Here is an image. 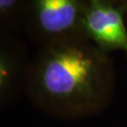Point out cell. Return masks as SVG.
<instances>
[{
	"label": "cell",
	"mask_w": 127,
	"mask_h": 127,
	"mask_svg": "<svg viewBox=\"0 0 127 127\" xmlns=\"http://www.w3.org/2000/svg\"><path fill=\"white\" fill-rule=\"evenodd\" d=\"M109 76L105 53L83 34L44 45L33 65L37 93L54 103H87L104 88Z\"/></svg>",
	"instance_id": "obj_1"
},
{
	"label": "cell",
	"mask_w": 127,
	"mask_h": 127,
	"mask_svg": "<svg viewBox=\"0 0 127 127\" xmlns=\"http://www.w3.org/2000/svg\"><path fill=\"white\" fill-rule=\"evenodd\" d=\"M88 0H25L22 22L33 38L44 45L83 34Z\"/></svg>",
	"instance_id": "obj_2"
},
{
	"label": "cell",
	"mask_w": 127,
	"mask_h": 127,
	"mask_svg": "<svg viewBox=\"0 0 127 127\" xmlns=\"http://www.w3.org/2000/svg\"><path fill=\"white\" fill-rule=\"evenodd\" d=\"M82 33L104 53L121 50L127 55L125 15L112 0H88Z\"/></svg>",
	"instance_id": "obj_3"
},
{
	"label": "cell",
	"mask_w": 127,
	"mask_h": 127,
	"mask_svg": "<svg viewBox=\"0 0 127 127\" xmlns=\"http://www.w3.org/2000/svg\"><path fill=\"white\" fill-rule=\"evenodd\" d=\"M25 0H0V21L11 26L22 20Z\"/></svg>",
	"instance_id": "obj_4"
},
{
	"label": "cell",
	"mask_w": 127,
	"mask_h": 127,
	"mask_svg": "<svg viewBox=\"0 0 127 127\" xmlns=\"http://www.w3.org/2000/svg\"><path fill=\"white\" fill-rule=\"evenodd\" d=\"M116 3L121 6V8L124 12L125 18L127 19V0H116Z\"/></svg>",
	"instance_id": "obj_5"
},
{
	"label": "cell",
	"mask_w": 127,
	"mask_h": 127,
	"mask_svg": "<svg viewBox=\"0 0 127 127\" xmlns=\"http://www.w3.org/2000/svg\"><path fill=\"white\" fill-rule=\"evenodd\" d=\"M112 1H114V2H115V3H116V0H112Z\"/></svg>",
	"instance_id": "obj_6"
}]
</instances>
